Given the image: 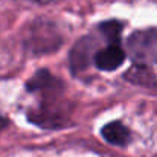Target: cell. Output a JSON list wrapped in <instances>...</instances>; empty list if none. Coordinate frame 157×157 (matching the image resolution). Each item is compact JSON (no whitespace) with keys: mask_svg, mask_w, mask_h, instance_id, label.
I'll use <instances>...</instances> for the list:
<instances>
[{"mask_svg":"<svg viewBox=\"0 0 157 157\" xmlns=\"http://www.w3.org/2000/svg\"><path fill=\"white\" fill-rule=\"evenodd\" d=\"M29 28L31 29L26 40V46L34 53H49L61 46L63 38L52 21L37 20Z\"/></svg>","mask_w":157,"mask_h":157,"instance_id":"1","label":"cell"},{"mask_svg":"<svg viewBox=\"0 0 157 157\" xmlns=\"http://www.w3.org/2000/svg\"><path fill=\"white\" fill-rule=\"evenodd\" d=\"M127 51L134 64L150 66L157 61V29L133 32L127 40Z\"/></svg>","mask_w":157,"mask_h":157,"instance_id":"2","label":"cell"},{"mask_svg":"<svg viewBox=\"0 0 157 157\" xmlns=\"http://www.w3.org/2000/svg\"><path fill=\"white\" fill-rule=\"evenodd\" d=\"M95 64L99 70L111 72L122 66L125 59V52L119 44H108L104 49H99L93 56Z\"/></svg>","mask_w":157,"mask_h":157,"instance_id":"3","label":"cell"},{"mask_svg":"<svg viewBox=\"0 0 157 157\" xmlns=\"http://www.w3.org/2000/svg\"><path fill=\"white\" fill-rule=\"evenodd\" d=\"M61 81H58L52 73L46 69H41L38 70L28 82H26V90L31 92V93H35V92H46V93H58L61 92Z\"/></svg>","mask_w":157,"mask_h":157,"instance_id":"4","label":"cell"},{"mask_svg":"<svg viewBox=\"0 0 157 157\" xmlns=\"http://www.w3.org/2000/svg\"><path fill=\"white\" fill-rule=\"evenodd\" d=\"M92 51H93V41L89 37L81 38L72 49L70 52V70L72 73H79L82 70L87 69L89 63H90V56H92Z\"/></svg>","mask_w":157,"mask_h":157,"instance_id":"5","label":"cell"},{"mask_svg":"<svg viewBox=\"0 0 157 157\" xmlns=\"http://www.w3.org/2000/svg\"><path fill=\"white\" fill-rule=\"evenodd\" d=\"M101 134L108 144L116 145V147H125V145H128V142L131 139L130 130L119 121L108 122L107 125H104L101 130Z\"/></svg>","mask_w":157,"mask_h":157,"instance_id":"6","label":"cell"},{"mask_svg":"<svg viewBox=\"0 0 157 157\" xmlns=\"http://www.w3.org/2000/svg\"><path fill=\"white\" fill-rule=\"evenodd\" d=\"M127 81L136 86H144V87H153L156 86V76L151 70L150 66L144 64H133L124 75Z\"/></svg>","mask_w":157,"mask_h":157,"instance_id":"7","label":"cell"},{"mask_svg":"<svg viewBox=\"0 0 157 157\" xmlns=\"http://www.w3.org/2000/svg\"><path fill=\"white\" fill-rule=\"evenodd\" d=\"M98 28L110 44H119L121 43V32H122V23L121 21L107 20V21H102Z\"/></svg>","mask_w":157,"mask_h":157,"instance_id":"8","label":"cell"},{"mask_svg":"<svg viewBox=\"0 0 157 157\" xmlns=\"http://www.w3.org/2000/svg\"><path fill=\"white\" fill-rule=\"evenodd\" d=\"M32 2H37V3H41V5H48V3H55V2H59V0H32Z\"/></svg>","mask_w":157,"mask_h":157,"instance_id":"9","label":"cell"},{"mask_svg":"<svg viewBox=\"0 0 157 157\" xmlns=\"http://www.w3.org/2000/svg\"><path fill=\"white\" fill-rule=\"evenodd\" d=\"M6 125H8V121H6L5 117H2V116H0V130H2V128H5Z\"/></svg>","mask_w":157,"mask_h":157,"instance_id":"10","label":"cell"}]
</instances>
